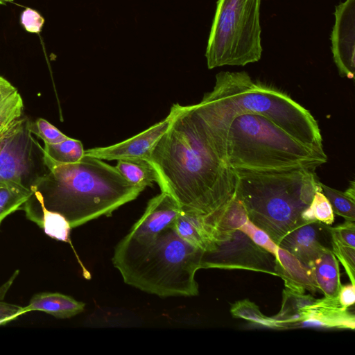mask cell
<instances>
[{
    "label": "cell",
    "mask_w": 355,
    "mask_h": 355,
    "mask_svg": "<svg viewBox=\"0 0 355 355\" xmlns=\"http://www.w3.org/2000/svg\"><path fill=\"white\" fill-rule=\"evenodd\" d=\"M148 162L162 192L171 195L181 211L203 216L218 227L234 197L235 175L219 155L193 105L178 103L175 118Z\"/></svg>",
    "instance_id": "6da1fadb"
},
{
    "label": "cell",
    "mask_w": 355,
    "mask_h": 355,
    "mask_svg": "<svg viewBox=\"0 0 355 355\" xmlns=\"http://www.w3.org/2000/svg\"><path fill=\"white\" fill-rule=\"evenodd\" d=\"M42 155L48 171L31 184V197L47 210L63 216L71 229L111 216L144 190L102 159L85 155L76 163L58 164Z\"/></svg>",
    "instance_id": "7a4b0ae2"
},
{
    "label": "cell",
    "mask_w": 355,
    "mask_h": 355,
    "mask_svg": "<svg viewBox=\"0 0 355 355\" xmlns=\"http://www.w3.org/2000/svg\"><path fill=\"white\" fill-rule=\"evenodd\" d=\"M211 135L223 139L230 122L245 113L268 119L292 137L323 150L318 123L311 112L276 88L254 82L245 71H220L213 89L193 105Z\"/></svg>",
    "instance_id": "3957f363"
},
{
    "label": "cell",
    "mask_w": 355,
    "mask_h": 355,
    "mask_svg": "<svg viewBox=\"0 0 355 355\" xmlns=\"http://www.w3.org/2000/svg\"><path fill=\"white\" fill-rule=\"evenodd\" d=\"M203 251L181 239L173 225L148 238L127 234L116 245L112 258L123 282L161 297L198 294L196 280Z\"/></svg>",
    "instance_id": "277c9868"
},
{
    "label": "cell",
    "mask_w": 355,
    "mask_h": 355,
    "mask_svg": "<svg viewBox=\"0 0 355 355\" xmlns=\"http://www.w3.org/2000/svg\"><path fill=\"white\" fill-rule=\"evenodd\" d=\"M233 171L235 197L243 205L248 218L277 245L304 222L302 213L320 187L314 169Z\"/></svg>",
    "instance_id": "5b68a950"
},
{
    "label": "cell",
    "mask_w": 355,
    "mask_h": 355,
    "mask_svg": "<svg viewBox=\"0 0 355 355\" xmlns=\"http://www.w3.org/2000/svg\"><path fill=\"white\" fill-rule=\"evenodd\" d=\"M225 159L232 170H315L327 162L324 149L296 140L263 116L234 117L225 133Z\"/></svg>",
    "instance_id": "8992f818"
},
{
    "label": "cell",
    "mask_w": 355,
    "mask_h": 355,
    "mask_svg": "<svg viewBox=\"0 0 355 355\" xmlns=\"http://www.w3.org/2000/svg\"><path fill=\"white\" fill-rule=\"evenodd\" d=\"M260 6L261 0H218L205 52L209 69L261 59Z\"/></svg>",
    "instance_id": "52a82bcc"
},
{
    "label": "cell",
    "mask_w": 355,
    "mask_h": 355,
    "mask_svg": "<svg viewBox=\"0 0 355 355\" xmlns=\"http://www.w3.org/2000/svg\"><path fill=\"white\" fill-rule=\"evenodd\" d=\"M201 268L245 269L277 275L275 258L239 230H233L204 252Z\"/></svg>",
    "instance_id": "ba28073f"
},
{
    "label": "cell",
    "mask_w": 355,
    "mask_h": 355,
    "mask_svg": "<svg viewBox=\"0 0 355 355\" xmlns=\"http://www.w3.org/2000/svg\"><path fill=\"white\" fill-rule=\"evenodd\" d=\"M27 119L20 118L0 144V181L24 184L32 165L34 143ZM26 185V184H25Z\"/></svg>",
    "instance_id": "9c48e42d"
},
{
    "label": "cell",
    "mask_w": 355,
    "mask_h": 355,
    "mask_svg": "<svg viewBox=\"0 0 355 355\" xmlns=\"http://www.w3.org/2000/svg\"><path fill=\"white\" fill-rule=\"evenodd\" d=\"M177 112L178 103L173 105L166 118L143 132L109 146L89 148L85 150V155L102 160H145L148 162L153 148L170 127Z\"/></svg>",
    "instance_id": "30bf717a"
},
{
    "label": "cell",
    "mask_w": 355,
    "mask_h": 355,
    "mask_svg": "<svg viewBox=\"0 0 355 355\" xmlns=\"http://www.w3.org/2000/svg\"><path fill=\"white\" fill-rule=\"evenodd\" d=\"M331 33V52L339 75L353 79L355 71V0H345L335 8Z\"/></svg>",
    "instance_id": "8fae6325"
},
{
    "label": "cell",
    "mask_w": 355,
    "mask_h": 355,
    "mask_svg": "<svg viewBox=\"0 0 355 355\" xmlns=\"http://www.w3.org/2000/svg\"><path fill=\"white\" fill-rule=\"evenodd\" d=\"M330 227L317 220L304 221L286 234L278 245L309 267L327 250H331Z\"/></svg>",
    "instance_id": "7c38bea8"
},
{
    "label": "cell",
    "mask_w": 355,
    "mask_h": 355,
    "mask_svg": "<svg viewBox=\"0 0 355 355\" xmlns=\"http://www.w3.org/2000/svg\"><path fill=\"white\" fill-rule=\"evenodd\" d=\"M289 327L354 329L355 318L347 308L341 306L338 296L324 297L302 309L297 322Z\"/></svg>",
    "instance_id": "4fadbf2b"
},
{
    "label": "cell",
    "mask_w": 355,
    "mask_h": 355,
    "mask_svg": "<svg viewBox=\"0 0 355 355\" xmlns=\"http://www.w3.org/2000/svg\"><path fill=\"white\" fill-rule=\"evenodd\" d=\"M180 211L171 195L161 192L148 201L144 214L128 234L136 238L155 236L171 226Z\"/></svg>",
    "instance_id": "5bb4252c"
},
{
    "label": "cell",
    "mask_w": 355,
    "mask_h": 355,
    "mask_svg": "<svg viewBox=\"0 0 355 355\" xmlns=\"http://www.w3.org/2000/svg\"><path fill=\"white\" fill-rule=\"evenodd\" d=\"M275 258L277 275L284 280L285 288L297 293L319 291L311 267L279 246Z\"/></svg>",
    "instance_id": "9a60e30c"
},
{
    "label": "cell",
    "mask_w": 355,
    "mask_h": 355,
    "mask_svg": "<svg viewBox=\"0 0 355 355\" xmlns=\"http://www.w3.org/2000/svg\"><path fill=\"white\" fill-rule=\"evenodd\" d=\"M173 227L178 236L192 246L203 252L214 248L217 232L206 217L180 211Z\"/></svg>",
    "instance_id": "2e32d148"
},
{
    "label": "cell",
    "mask_w": 355,
    "mask_h": 355,
    "mask_svg": "<svg viewBox=\"0 0 355 355\" xmlns=\"http://www.w3.org/2000/svg\"><path fill=\"white\" fill-rule=\"evenodd\" d=\"M85 304L74 298L59 293H40L34 295L28 304L25 306L26 312L39 311L60 318H69L82 313Z\"/></svg>",
    "instance_id": "e0dca14e"
},
{
    "label": "cell",
    "mask_w": 355,
    "mask_h": 355,
    "mask_svg": "<svg viewBox=\"0 0 355 355\" xmlns=\"http://www.w3.org/2000/svg\"><path fill=\"white\" fill-rule=\"evenodd\" d=\"M26 218L42 228L49 236L58 241L68 242L71 229L66 218L61 214L49 211L31 197L21 207Z\"/></svg>",
    "instance_id": "ac0fdd59"
},
{
    "label": "cell",
    "mask_w": 355,
    "mask_h": 355,
    "mask_svg": "<svg viewBox=\"0 0 355 355\" xmlns=\"http://www.w3.org/2000/svg\"><path fill=\"white\" fill-rule=\"evenodd\" d=\"M319 291L324 297H337L342 286L338 261L331 250H327L311 265Z\"/></svg>",
    "instance_id": "d6986e66"
},
{
    "label": "cell",
    "mask_w": 355,
    "mask_h": 355,
    "mask_svg": "<svg viewBox=\"0 0 355 355\" xmlns=\"http://www.w3.org/2000/svg\"><path fill=\"white\" fill-rule=\"evenodd\" d=\"M33 191L23 184L0 181V225L4 218L18 209H21Z\"/></svg>",
    "instance_id": "ffe728a7"
},
{
    "label": "cell",
    "mask_w": 355,
    "mask_h": 355,
    "mask_svg": "<svg viewBox=\"0 0 355 355\" xmlns=\"http://www.w3.org/2000/svg\"><path fill=\"white\" fill-rule=\"evenodd\" d=\"M24 104L17 89L0 76V128L21 118Z\"/></svg>",
    "instance_id": "44dd1931"
},
{
    "label": "cell",
    "mask_w": 355,
    "mask_h": 355,
    "mask_svg": "<svg viewBox=\"0 0 355 355\" xmlns=\"http://www.w3.org/2000/svg\"><path fill=\"white\" fill-rule=\"evenodd\" d=\"M115 167L133 185L146 188L157 183L153 166L145 160H118Z\"/></svg>",
    "instance_id": "7402d4cb"
},
{
    "label": "cell",
    "mask_w": 355,
    "mask_h": 355,
    "mask_svg": "<svg viewBox=\"0 0 355 355\" xmlns=\"http://www.w3.org/2000/svg\"><path fill=\"white\" fill-rule=\"evenodd\" d=\"M36 144L43 153L58 164L76 163L85 156L82 142L69 137L58 143H44V148L40 147L37 143Z\"/></svg>",
    "instance_id": "603a6c76"
},
{
    "label": "cell",
    "mask_w": 355,
    "mask_h": 355,
    "mask_svg": "<svg viewBox=\"0 0 355 355\" xmlns=\"http://www.w3.org/2000/svg\"><path fill=\"white\" fill-rule=\"evenodd\" d=\"M302 218L304 221L317 220L327 225L334 221V213L331 205L322 193L321 187L315 191L310 205L302 211Z\"/></svg>",
    "instance_id": "cb8c5ba5"
},
{
    "label": "cell",
    "mask_w": 355,
    "mask_h": 355,
    "mask_svg": "<svg viewBox=\"0 0 355 355\" xmlns=\"http://www.w3.org/2000/svg\"><path fill=\"white\" fill-rule=\"evenodd\" d=\"M321 190L329 200L334 214L343 217L345 220H355V199L345 192L333 189L320 182Z\"/></svg>",
    "instance_id": "d4e9b609"
},
{
    "label": "cell",
    "mask_w": 355,
    "mask_h": 355,
    "mask_svg": "<svg viewBox=\"0 0 355 355\" xmlns=\"http://www.w3.org/2000/svg\"><path fill=\"white\" fill-rule=\"evenodd\" d=\"M233 317L243 318L270 328H279L278 322L274 318L263 315L259 307L248 300L236 302L231 306Z\"/></svg>",
    "instance_id": "484cf974"
},
{
    "label": "cell",
    "mask_w": 355,
    "mask_h": 355,
    "mask_svg": "<svg viewBox=\"0 0 355 355\" xmlns=\"http://www.w3.org/2000/svg\"><path fill=\"white\" fill-rule=\"evenodd\" d=\"M239 230L247 235L257 245L277 256L279 245L261 228L254 224L249 218Z\"/></svg>",
    "instance_id": "4316f807"
},
{
    "label": "cell",
    "mask_w": 355,
    "mask_h": 355,
    "mask_svg": "<svg viewBox=\"0 0 355 355\" xmlns=\"http://www.w3.org/2000/svg\"><path fill=\"white\" fill-rule=\"evenodd\" d=\"M28 129L44 143L55 144L62 141L68 137L46 120L39 118L35 122L28 121Z\"/></svg>",
    "instance_id": "83f0119b"
},
{
    "label": "cell",
    "mask_w": 355,
    "mask_h": 355,
    "mask_svg": "<svg viewBox=\"0 0 355 355\" xmlns=\"http://www.w3.org/2000/svg\"><path fill=\"white\" fill-rule=\"evenodd\" d=\"M331 250L335 257L344 266L351 281L355 282V248L348 246L340 242L331 235Z\"/></svg>",
    "instance_id": "f1b7e54d"
},
{
    "label": "cell",
    "mask_w": 355,
    "mask_h": 355,
    "mask_svg": "<svg viewBox=\"0 0 355 355\" xmlns=\"http://www.w3.org/2000/svg\"><path fill=\"white\" fill-rule=\"evenodd\" d=\"M331 234L340 242L348 246L355 248V225L354 221L345 220L335 227H330Z\"/></svg>",
    "instance_id": "f546056e"
},
{
    "label": "cell",
    "mask_w": 355,
    "mask_h": 355,
    "mask_svg": "<svg viewBox=\"0 0 355 355\" xmlns=\"http://www.w3.org/2000/svg\"><path fill=\"white\" fill-rule=\"evenodd\" d=\"M21 24L30 33H38L41 31L44 19L35 10L26 8L21 15Z\"/></svg>",
    "instance_id": "4dcf8cb0"
},
{
    "label": "cell",
    "mask_w": 355,
    "mask_h": 355,
    "mask_svg": "<svg viewBox=\"0 0 355 355\" xmlns=\"http://www.w3.org/2000/svg\"><path fill=\"white\" fill-rule=\"evenodd\" d=\"M25 313V306L0 301V325L7 324Z\"/></svg>",
    "instance_id": "1f68e13d"
},
{
    "label": "cell",
    "mask_w": 355,
    "mask_h": 355,
    "mask_svg": "<svg viewBox=\"0 0 355 355\" xmlns=\"http://www.w3.org/2000/svg\"><path fill=\"white\" fill-rule=\"evenodd\" d=\"M339 303L343 307L348 308L353 306L355 302L354 284H349L341 286L338 294Z\"/></svg>",
    "instance_id": "d6a6232c"
},
{
    "label": "cell",
    "mask_w": 355,
    "mask_h": 355,
    "mask_svg": "<svg viewBox=\"0 0 355 355\" xmlns=\"http://www.w3.org/2000/svg\"><path fill=\"white\" fill-rule=\"evenodd\" d=\"M19 119L16 120L15 121H14L13 123L7 126L0 128V144L2 143L6 137L14 128Z\"/></svg>",
    "instance_id": "836d02e7"
},
{
    "label": "cell",
    "mask_w": 355,
    "mask_h": 355,
    "mask_svg": "<svg viewBox=\"0 0 355 355\" xmlns=\"http://www.w3.org/2000/svg\"><path fill=\"white\" fill-rule=\"evenodd\" d=\"M6 0H0V4H2V5H6Z\"/></svg>",
    "instance_id": "e575fe53"
},
{
    "label": "cell",
    "mask_w": 355,
    "mask_h": 355,
    "mask_svg": "<svg viewBox=\"0 0 355 355\" xmlns=\"http://www.w3.org/2000/svg\"><path fill=\"white\" fill-rule=\"evenodd\" d=\"M6 2H11V1H12L13 0H6Z\"/></svg>",
    "instance_id": "d590c367"
}]
</instances>
